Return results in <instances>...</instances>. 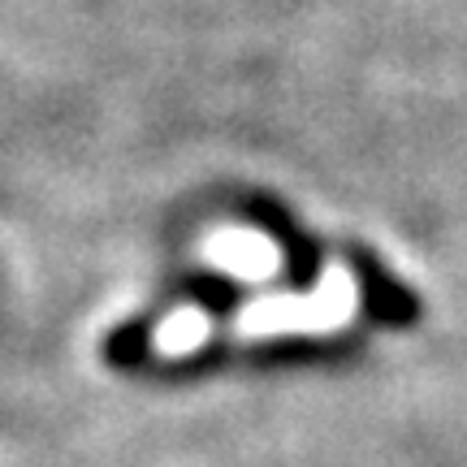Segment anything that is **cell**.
I'll list each match as a JSON object with an SVG mask.
<instances>
[{
	"instance_id": "277c9868",
	"label": "cell",
	"mask_w": 467,
	"mask_h": 467,
	"mask_svg": "<svg viewBox=\"0 0 467 467\" xmlns=\"http://www.w3.org/2000/svg\"><path fill=\"white\" fill-rule=\"evenodd\" d=\"M191 299L203 303L208 312H230L234 303L243 299V290L230 285L225 277H200V282H191Z\"/></svg>"
},
{
	"instance_id": "7a4b0ae2",
	"label": "cell",
	"mask_w": 467,
	"mask_h": 467,
	"mask_svg": "<svg viewBox=\"0 0 467 467\" xmlns=\"http://www.w3.org/2000/svg\"><path fill=\"white\" fill-rule=\"evenodd\" d=\"M347 268L355 277V290H359V307H364V317L372 325H385V329H411V325H420V317H424L420 295L407 282H399L368 247L350 243Z\"/></svg>"
},
{
	"instance_id": "6da1fadb",
	"label": "cell",
	"mask_w": 467,
	"mask_h": 467,
	"mask_svg": "<svg viewBox=\"0 0 467 467\" xmlns=\"http://www.w3.org/2000/svg\"><path fill=\"white\" fill-rule=\"evenodd\" d=\"M359 350L355 334H282V337H251V342H208L195 355H182L165 364L169 377H203L217 368H303V364H334Z\"/></svg>"
},
{
	"instance_id": "3957f363",
	"label": "cell",
	"mask_w": 467,
	"mask_h": 467,
	"mask_svg": "<svg viewBox=\"0 0 467 467\" xmlns=\"http://www.w3.org/2000/svg\"><path fill=\"white\" fill-rule=\"evenodd\" d=\"M247 221H255V225H265V234L277 243V247L285 251V273H290V285L295 290H307V285L317 282L320 273V251L312 247V238H303L299 225L285 217L277 203H251L247 208Z\"/></svg>"
}]
</instances>
